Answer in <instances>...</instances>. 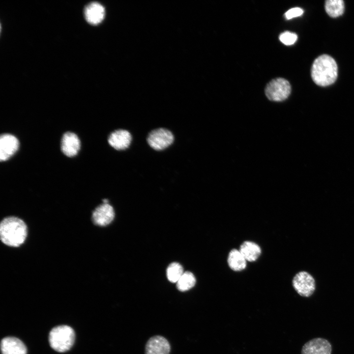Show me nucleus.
<instances>
[{
  "instance_id": "obj_7",
  "label": "nucleus",
  "mask_w": 354,
  "mask_h": 354,
  "mask_svg": "<svg viewBox=\"0 0 354 354\" xmlns=\"http://www.w3.org/2000/svg\"><path fill=\"white\" fill-rule=\"evenodd\" d=\"M115 217V211L109 204L100 205L92 213L91 219L94 224L98 226H106L110 224Z\"/></svg>"
},
{
  "instance_id": "obj_19",
  "label": "nucleus",
  "mask_w": 354,
  "mask_h": 354,
  "mask_svg": "<svg viewBox=\"0 0 354 354\" xmlns=\"http://www.w3.org/2000/svg\"><path fill=\"white\" fill-rule=\"evenodd\" d=\"M183 267L180 264L171 263L167 269V277L172 283H177L183 273Z\"/></svg>"
},
{
  "instance_id": "obj_9",
  "label": "nucleus",
  "mask_w": 354,
  "mask_h": 354,
  "mask_svg": "<svg viewBox=\"0 0 354 354\" xmlns=\"http://www.w3.org/2000/svg\"><path fill=\"white\" fill-rule=\"evenodd\" d=\"M132 136L127 130L118 129L112 132L108 139L109 145L117 150H124L129 148Z\"/></svg>"
},
{
  "instance_id": "obj_5",
  "label": "nucleus",
  "mask_w": 354,
  "mask_h": 354,
  "mask_svg": "<svg viewBox=\"0 0 354 354\" xmlns=\"http://www.w3.org/2000/svg\"><path fill=\"white\" fill-rule=\"evenodd\" d=\"M147 141L152 148L156 150H161L168 148L173 144L174 136L170 130L164 128H158L150 132Z\"/></svg>"
},
{
  "instance_id": "obj_3",
  "label": "nucleus",
  "mask_w": 354,
  "mask_h": 354,
  "mask_svg": "<svg viewBox=\"0 0 354 354\" xmlns=\"http://www.w3.org/2000/svg\"><path fill=\"white\" fill-rule=\"evenodd\" d=\"M75 334L73 329L66 325H61L52 328L49 335L51 347L55 351L63 353L73 346Z\"/></svg>"
},
{
  "instance_id": "obj_1",
  "label": "nucleus",
  "mask_w": 354,
  "mask_h": 354,
  "mask_svg": "<svg viewBox=\"0 0 354 354\" xmlns=\"http://www.w3.org/2000/svg\"><path fill=\"white\" fill-rule=\"evenodd\" d=\"M28 236L26 223L16 216L4 218L0 223V238L5 245L18 247L24 243Z\"/></svg>"
},
{
  "instance_id": "obj_15",
  "label": "nucleus",
  "mask_w": 354,
  "mask_h": 354,
  "mask_svg": "<svg viewBox=\"0 0 354 354\" xmlns=\"http://www.w3.org/2000/svg\"><path fill=\"white\" fill-rule=\"evenodd\" d=\"M239 250L246 261L250 262L257 260L261 253L260 247L256 243L250 241L243 242Z\"/></svg>"
},
{
  "instance_id": "obj_13",
  "label": "nucleus",
  "mask_w": 354,
  "mask_h": 354,
  "mask_svg": "<svg viewBox=\"0 0 354 354\" xmlns=\"http://www.w3.org/2000/svg\"><path fill=\"white\" fill-rule=\"evenodd\" d=\"M2 354H27V349L24 343L14 337L3 338L0 342Z\"/></svg>"
},
{
  "instance_id": "obj_4",
  "label": "nucleus",
  "mask_w": 354,
  "mask_h": 354,
  "mask_svg": "<svg viewBox=\"0 0 354 354\" xmlns=\"http://www.w3.org/2000/svg\"><path fill=\"white\" fill-rule=\"evenodd\" d=\"M291 91V86L286 79L278 78L269 82L265 88L267 98L273 101H282L288 98Z\"/></svg>"
},
{
  "instance_id": "obj_6",
  "label": "nucleus",
  "mask_w": 354,
  "mask_h": 354,
  "mask_svg": "<svg viewBox=\"0 0 354 354\" xmlns=\"http://www.w3.org/2000/svg\"><path fill=\"white\" fill-rule=\"evenodd\" d=\"M292 285L295 291L303 297L311 296L316 288L314 278L305 271H299L294 276Z\"/></svg>"
},
{
  "instance_id": "obj_8",
  "label": "nucleus",
  "mask_w": 354,
  "mask_h": 354,
  "mask_svg": "<svg viewBox=\"0 0 354 354\" xmlns=\"http://www.w3.org/2000/svg\"><path fill=\"white\" fill-rule=\"evenodd\" d=\"M17 138L10 134H3L0 137V160L4 161L10 158L18 149Z\"/></svg>"
},
{
  "instance_id": "obj_16",
  "label": "nucleus",
  "mask_w": 354,
  "mask_h": 354,
  "mask_svg": "<svg viewBox=\"0 0 354 354\" xmlns=\"http://www.w3.org/2000/svg\"><path fill=\"white\" fill-rule=\"evenodd\" d=\"M227 261L229 267L236 271H241L246 266V260L237 249H234L230 251Z\"/></svg>"
},
{
  "instance_id": "obj_10",
  "label": "nucleus",
  "mask_w": 354,
  "mask_h": 354,
  "mask_svg": "<svg viewBox=\"0 0 354 354\" xmlns=\"http://www.w3.org/2000/svg\"><path fill=\"white\" fill-rule=\"evenodd\" d=\"M331 346L326 339L317 338L306 342L301 354H331Z\"/></svg>"
},
{
  "instance_id": "obj_18",
  "label": "nucleus",
  "mask_w": 354,
  "mask_h": 354,
  "mask_svg": "<svg viewBox=\"0 0 354 354\" xmlns=\"http://www.w3.org/2000/svg\"><path fill=\"white\" fill-rule=\"evenodd\" d=\"M196 281L194 274L190 271H186L177 282V289L181 292L188 291L195 286Z\"/></svg>"
},
{
  "instance_id": "obj_20",
  "label": "nucleus",
  "mask_w": 354,
  "mask_h": 354,
  "mask_svg": "<svg viewBox=\"0 0 354 354\" xmlns=\"http://www.w3.org/2000/svg\"><path fill=\"white\" fill-rule=\"evenodd\" d=\"M297 39V35L293 32L285 31L279 36V39L281 42L286 45L294 44Z\"/></svg>"
},
{
  "instance_id": "obj_17",
  "label": "nucleus",
  "mask_w": 354,
  "mask_h": 354,
  "mask_svg": "<svg viewBox=\"0 0 354 354\" xmlns=\"http://www.w3.org/2000/svg\"><path fill=\"white\" fill-rule=\"evenodd\" d=\"M325 9L328 15L333 18L342 15L344 11V3L342 0H327L325 3Z\"/></svg>"
},
{
  "instance_id": "obj_22",
  "label": "nucleus",
  "mask_w": 354,
  "mask_h": 354,
  "mask_svg": "<svg viewBox=\"0 0 354 354\" xmlns=\"http://www.w3.org/2000/svg\"><path fill=\"white\" fill-rule=\"evenodd\" d=\"M108 202H109L108 200L107 199H105L103 200V203H104V204H109Z\"/></svg>"
},
{
  "instance_id": "obj_11",
  "label": "nucleus",
  "mask_w": 354,
  "mask_h": 354,
  "mask_svg": "<svg viewBox=\"0 0 354 354\" xmlns=\"http://www.w3.org/2000/svg\"><path fill=\"white\" fill-rule=\"evenodd\" d=\"M170 345L164 337L153 336L148 341L145 348L146 354H169Z\"/></svg>"
},
{
  "instance_id": "obj_14",
  "label": "nucleus",
  "mask_w": 354,
  "mask_h": 354,
  "mask_svg": "<svg viewBox=\"0 0 354 354\" xmlns=\"http://www.w3.org/2000/svg\"><path fill=\"white\" fill-rule=\"evenodd\" d=\"M84 14L88 23L92 25H97L103 20L105 16V9L101 4L93 2L86 6Z\"/></svg>"
},
{
  "instance_id": "obj_12",
  "label": "nucleus",
  "mask_w": 354,
  "mask_h": 354,
  "mask_svg": "<svg viewBox=\"0 0 354 354\" xmlns=\"http://www.w3.org/2000/svg\"><path fill=\"white\" fill-rule=\"evenodd\" d=\"M80 146V140L76 134L67 132L63 134L61 141V149L66 156L73 157L77 155Z\"/></svg>"
},
{
  "instance_id": "obj_21",
  "label": "nucleus",
  "mask_w": 354,
  "mask_h": 354,
  "mask_svg": "<svg viewBox=\"0 0 354 354\" xmlns=\"http://www.w3.org/2000/svg\"><path fill=\"white\" fill-rule=\"evenodd\" d=\"M303 13V10L299 7L292 8L285 13V16L288 20L301 16Z\"/></svg>"
},
{
  "instance_id": "obj_2",
  "label": "nucleus",
  "mask_w": 354,
  "mask_h": 354,
  "mask_svg": "<svg viewBox=\"0 0 354 354\" xmlns=\"http://www.w3.org/2000/svg\"><path fill=\"white\" fill-rule=\"evenodd\" d=\"M337 65L334 59L329 55H323L313 62L311 77L315 84L322 87L329 86L337 78Z\"/></svg>"
}]
</instances>
